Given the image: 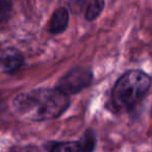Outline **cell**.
Wrapping results in <instances>:
<instances>
[{"mask_svg": "<svg viewBox=\"0 0 152 152\" xmlns=\"http://www.w3.org/2000/svg\"><path fill=\"white\" fill-rule=\"evenodd\" d=\"M45 149L52 152H76L80 151L78 141L76 142H54L47 143Z\"/></svg>", "mask_w": 152, "mask_h": 152, "instance_id": "cell-6", "label": "cell"}, {"mask_svg": "<svg viewBox=\"0 0 152 152\" xmlns=\"http://www.w3.org/2000/svg\"><path fill=\"white\" fill-rule=\"evenodd\" d=\"M69 24V11L66 7H58L51 16L48 30L51 34H63Z\"/></svg>", "mask_w": 152, "mask_h": 152, "instance_id": "cell-5", "label": "cell"}, {"mask_svg": "<svg viewBox=\"0 0 152 152\" xmlns=\"http://www.w3.org/2000/svg\"><path fill=\"white\" fill-rule=\"evenodd\" d=\"M0 65L7 73H14L24 65V56L15 48H7L0 55Z\"/></svg>", "mask_w": 152, "mask_h": 152, "instance_id": "cell-4", "label": "cell"}, {"mask_svg": "<svg viewBox=\"0 0 152 152\" xmlns=\"http://www.w3.org/2000/svg\"><path fill=\"white\" fill-rule=\"evenodd\" d=\"M104 5H105L104 0H91L86 10V19L88 21H94L95 19H97L103 11Z\"/></svg>", "mask_w": 152, "mask_h": 152, "instance_id": "cell-8", "label": "cell"}, {"mask_svg": "<svg viewBox=\"0 0 152 152\" xmlns=\"http://www.w3.org/2000/svg\"><path fill=\"white\" fill-rule=\"evenodd\" d=\"M13 106L19 116L27 120H52L67 112L70 98L57 88H39L19 94L14 99Z\"/></svg>", "mask_w": 152, "mask_h": 152, "instance_id": "cell-1", "label": "cell"}, {"mask_svg": "<svg viewBox=\"0 0 152 152\" xmlns=\"http://www.w3.org/2000/svg\"><path fill=\"white\" fill-rule=\"evenodd\" d=\"M79 147H80V151L83 152H90L93 151L96 147L97 144V137H96V133L93 129H88L83 137L78 140Z\"/></svg>", "mask_w": 152, "mask_h": 152, "instance_id": "cell-7", "label": "cell"}, {"mask_svg": "<svg viewBox=\"0 0 152 152\" xmlns=\"http://www.w3.org/2000/svg\"><path fill=\"white\" fill-rule=\"evenodd\" d=\"M93 81V72L89 68L75 67L57 81L56 87L67 95L78 94L91 86Z\"/></svg>", "mask_w": 152, "mask_h": 152, "instance_id": "cell-3", "label": "cell"}, {"mask_svg": "<svg viewBox=\"0 0 152 152\" xmlns=\"http://www.w3.org/2000/svg\"><path fill=\"white\" fill-rule=\"evenodd\" d=\"M151 77L141 70H129L116 81L112 90V104L118 110H132L148 93Z\"/></svg>", "mask_w": 152, "mask_h": 152, "instance_id": "cell-2", "label": "cell"}, {"mask_svg": "<svg viewBox=\"0 0 152 152\" xmlns=\"http://www.w3.org/2000/svg\"><path fill=\"white\" fill-rule=\"evenodd\" d=\"M12 0H0V29L7 23L12 14Z\"/></svg>", "mask_w": 152, "mask_h": 152, "instance_id": "cell-9", "label": "cell"}]
</instances>
